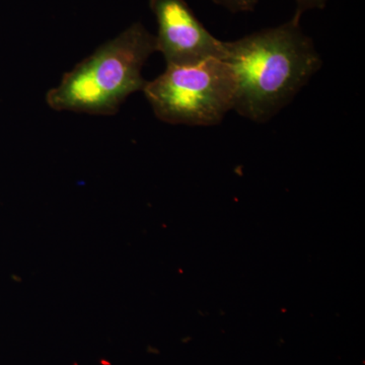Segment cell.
I'll list each match as a JSON object with an SVG mask.
<instances>
[{"mask_svg":"<svg viewBox=\"0 0 365 365\" xmlns=\"http://www.w3.org/2000/svg\"><path fill=\"white\" fill-rule=\"evenodd\" d=\"M150 7L158 23L157 51L167 66L225 58V42L209 33L186 0H150Z\"/></svg>","mask_w":365,"mask_h":365,"instance_id":"obj_4","label":"cell"},{"mask_svg":"<svg viewBox=\"0 0 365 365\" xmlns=\"http://www.w3.org/2000/svg\"><path fill=\"white\" fill-rule=\"evenodd\" d=\"M297 2V11L292 18L300 21L302 14L311 9H323L327 6V0H295Z\"/></svg>","mask_w":365,"mask_h":365,"instance_id":"obj_6","label":"cell"},{"mask_svg":"<svg viewBox=\"0 0 365 365\" xmlns=\"http://www.w3.org/2000/svg\"><path fill=\"white\" fill-rule=\"evenodd\" d=\"M292 20L225 42L237 81L235 111L265 123L292 102L322 67L314 41Z\"/></svg>","mask_w":365,"mask_h":365,"instance_id":"obj_1","label":"cell"},{"mask_svg":"<svg viewBox=\"0 0 365 365\" xmlns=\"http://www.w3.org/2000/svg\"><path fill=\"white\" fill-rule=\"evenodd\" d=\"M217 6L227 9L230 13H249L253 11L259 0H212Z\"/></svg>","mask_w":365,"mask_h":365,"instance_id":"obj_5","label":"cell"},{"mask_svg":"<svg viewBox=\"0 0 365 365\" xmlns=\"http://www.w3.org/2000/svg\"><path fill=\"white\" fill-rule=\"evenodd\" d=\"M155 51V36L133 24L66 72L46 103L58 112L116 114L129 96L143 91V68Z\"/></svg>","mask_w":365,"mask_h":365,"instance_id":"obj_2","label":"cell"},{"mask_svg":"<svg viewBox=\"0 0 365 365\" xmlns=\"http://www.w3.org/2000/svg\"><path fill=\"white\" fill-rule=\"evenodd\" d=\"M143 91L155 116L165 123L215 126L235 109L237 81L227 62L210 58L167 66Z\"/></svg>","mask_w":365,"mask_h":365,"instance_id":"obj_3","label":"cell"}]
</instances>
